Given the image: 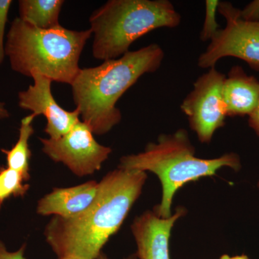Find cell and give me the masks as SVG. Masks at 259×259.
<instances>
[{
  "instance_id": "obj_1",
  "label": "cell",
  "mask_w": 259,
  "mask_h": 259,
  "mask_svg": "<svg viewBox=\"0 0 259 259\" xmlns=\"http://www.w3.org/2000/svg\"><path fill=\"white\" fill-rule=\"evenodd\" d=\"M146 179V172L118 167L99 182L96 198L88 209L72 218H51L45 236L58 258H98L139 199Z\"/></svg>"
},
{
  "instance_id": "obj_2",
  "label": "cell",
  "mask_w": 259,
  "mask_h": 259,
  "mask_svg": "<svg viewBox=\"0 0 259 259\" xmlns=\"http://www.w3.org/2000/svg\"><path fill=\"white\" fill-rule=\"evenodd\" d=\"M163 58L162 48L151 44L100 66L80 69L71 85L73 100L93 134H106L120 123L122 113L116 104L143 75L156 72Z\"/></svg>"
},
{
  "instance_id": "obj_3",
  "label": "cell",
  "mask_w": 259,
  "mask_h": 259,
  "mask_svg": "<svg viewBox=\"0 0 259 259\" xmlns=\"http://www.w3.org/2000/svg\"><path fill=\"white\" fill-rule=\"evenodd\" d=\"M118 167L155 174L162 187L161 203L153 212L162 218L171 217V204L177 191L186 184L202 177H212L223 167L238 171L241 158L236 153H225L215 158H200L195 156V148L185 129L171 134H161L157 143H149L144 152L120 158Z\"/></svg>"
},
{
  "instance_id": "obj_4",
  "label": "cell",
  "mask_w": 259,
  "mask_h": 259,
  "mask_svg": "<svg viewBox=\"0 0 259 259\" xmlns=\"http://www.w3.org/2000/svg\"><path fill=\"white\" fill-rule=\"evenodd\" d=\"M93 35L90 29L71 30L61 25L44 30L19 18L10 25L5 56L15 72L30 77L36 71L52 81L71 85L80 69V56Z\"/></svg>"
},
{
  "instance_id": "obj_5",
  "label": "cell",
  "mask_w": 259,
  "mask_h": 259,
  "mask_svg": "<svg viewBox=\"0 0 259 259\" xmlns=\"http://www.w3.org/2000/svg\"><path fill=\"white\" fill-rule=\"evenodd\" d=\"M182 17L168 0H110L90 18L93 54L102 61L118 59L136 40L158 28H175Z\"/></svg>"
},
{
  "instance_id": "obj_6",
  "label": "cell",
  "mask_w": 259,
  "mask_h": 259,
  "mask_svg": "<svg viewBox=\"0 0 259 259\" xmlns=\"http://www.w3.org/2000/svg\"><path fill=\"white\" fill-rule=\"evenodd\" d=\"M218 11L226 19V25L218 30L199 56V67L210 69L223 58L234 57L259 71V22L243 20L240 10L228 2L220 1Z\"/></svg>"
},
{
  "instance_id": "obj_7",
  "label": "cell",
  "mask_w": 259,
  "mask_h": 259,
  "mask_svg": "<svg viewBox=\"0 0 259 259\" xmlns=\"http://www.w3.org/2000/svg\"><path fill=\"white\" fill-rule=\"evenodd\" d=\"M226 75L210 68L197 78L193 90L181 104L190 128L202 144L210 143L215 131L226 125L228 114L222 91Z\"/></svg>"
},
{
  "instance_id": "obj_8",
  "label": "cell",
  "mask_w": 259,
  "mask_h": 259,
  "mask_svg": "<svg viewBox=\"0 0 259 259\" xmlns=\"http://www.w3.org/2000/svg\"><path fill=\"white\" fill-rule=\"evenodd\" d=\"M40 141L44 153L53 161L64 163L78 177L99 171L112 153L111 148L97 142L91 129L81 120L59 139Z\"/></svg>"
},
{
  "instance_id": "obj_9",
  "label": "cell",
  "mask_w": 259,
  "mask_h": 259,
  "mask_svg": "<svg viewBox=\"0 0 259 259\" xmlns=\"http://www.w3.org/2000/svg\"><path fill=\"white\" fill-rule=\"evenodd\" d=\"M30 78L33 84L26 90L18 93V105L23 110H30L38 116L42 115L47 119L45 128L51 139H58L69 133L79 120L77 110L67 111L56 102L51 93L52 80L36 71Z\"/></svg>"
},
{
  "instance_id": "obj_10",
  "label": "cell",
  "mask_w": 259,
  "mask_h": 259,
  "mask_svg": "<svg viewBox=\"0 0 259 259\" xmlns=\"http://www.w3.org/2000/svg\"><path fill=\"white\" fill-rule=\"evenodd\" d=\"M186 213L185 207L180 206L170 218H160L153 211H146L136 218L131 230L137 245L138 259H170L172 228Z\"/></svg>"
},
{
  "instance_id": "obj_11",
  "label": "cell",
  "mask_w": 259,
  "mask_h": 259,
  "mask_svg": "<svg viewBox=\"0 0 259 259\" xmlns=\"http://www.w3.org/2000/svg\"><path fill=\"white\" fill-rule=\"evenodd\" d=\"M98 182L87 183L69 188H56L40 199L37 212L41 215L69 218L83 212L96 198Z\"/></svg>"
},
{
  "instance_id": "obj_12",
  "label": "cell",
  "mask_w": 259,
  "mask_h": 259,
  "mask_svg": "<svg viewBox=\"0 0 259 259\" xmlns=\"http://www.w3.org/2000/svg\"><path fill=\"white\" fill-rule=\"evenodd\" d=\"M222 91L228 117L248 116L258 104L259 80L241 66H234L226 76Z\"/></svg>"
},
{
  "instance_id": "obj_13",
  "label": "cell",
  "mask_w": 259,
  "mask_h": 259,
  "mask_svg": "<svg viewBox=\"0 0 259 259\" xmlns=\"http://www.w3.org/2000/svg\"><path fill=\"white\" fill-rule=\"evenodd\" d=\"M62 0H20L19 18L35 28L48 30L60 25Z\"/></svg>"
},
{
  "instance_id": "obj_14",
  "label": "cell",
  "mask_w": 259,
  "mask_h": 259,
  "mask_svg": "<svg viewBox=\"0 0 259 259\" xmlns=\"http://www.w3.org/2000/svg\"><path fill=\"white\" fill-rule=\"evenodd\" d=\"M31 113L22 119L19 131V139L16 144L10 150L2 149L6 155L8 168L21 174L25 181L30 179V159L31 151L29 147V139L34 133L32 121L36 117Z\"/></svg>"
},
{
  "instance_id": "obj_15",
  "label": "cell",
  "mask_w": 259,
  "mask_h": 259,
  "mask_svg": "<svg viewBox=\"0 0 259 259\" xmlns=\"http://www.w3.org/2000/svg\"><path fill=\"white\" fill-rule=\"evenodd\" d=\"M25 179L21 174L10 168L0 169V207L5 199L12 196H23L30 186L24 184Z\"/></svg>"
},
{
  "instance_id": "obj_16",
  "label": "cell",
  "mask_w": 259,
  "mask_h": 259,
  "mask_svg": "<svg viewBox=\"0 0 259 259\" xmlns=\"http://www.w3.org/2000/svg\"><path fill=\"white\" fill-rule=\"evenodd\" d=\"M219 4L220 1L218 0L205 1V16L200 32V39L202 41H210L220 30V25L216 19Z\"/></svg>"
},
{
  "instance_id": "obj_17",
  "label": "cell",
  "mask_w": 259,
  "mask_h": 259,
  "mask_svg": "<svg viewBox=\"0 0 259 259\" xmlns=\"http://www.w3.org/2000/svg\"><path fill=\"white\" fill-rule=\"evenodd\" d=\"M12 0H0V66L4 62L5 56V28L8 20L10 6Z\"/></svg>"
},
{
  "instance_id": "obj_18",
  "label": "cell",
  "mask_w": 259,
  "mask_h": 259,
  "mask_svg": "<svg viewBox=\"0 0 259 259\" xmlns=\"http://www.w3.org/2000/svg\"><path fill=\"white\" fill-rule=\"evenodd\" d=\"M241 19L248 22H259V0H253L243 10H240Z\"/></svg>"
},
{
  "instance_id": "obj_19",
  "label": "cell",
  "mask_w": 259,
  "mask_h": 259,
  "mask_svg": "<svg viewBox=\"0 0 259 259\" xmlns=\"http://www.w3.org/2000/svg\"><path fill=\"white\" fill-rule=\"evenodd\" d=\"M25 250V245H23L17 251H8L4 243L0 241V259H25V256H24Z\"/></svg>"
},
{
  "instance_id": "obj_20",
  "label": "cell",
  "mask_w": 259,
  "mask_h": 259,
  "mask_svg": "<svg viewBox=\"0 0 259 259\" xmlns=\"http://www.w3.org/2000/svg\"><path fill=\"white\" fill-rule=\"evenodd\" d=\"M248 125L259 138V100L254 110L248 115Z\"/></svg>"
},
{
  "instance_id": "obj_21",
  "label": "cell",
  "mask_w": 259,
  "mask_h": 259,
  "mask_svg": "<svg viewBox=\"0 0 259 259\" xmlns=\"http://www.w3.org/2000/svg\"><path fill=\"white\" fill-rule=\"evenodd\" d=\"M10 117V112L7 109L5 102H0V120H4Z\"/></svg>"
},
{
  "instance_id": "obj_22",
  "label": "cell",
  "mask_w": 259,
  "mask_h": 259,
  "mask_svg": "<svg viewBox=\"0 0 259 259\" xmlns=\"http://www.w3.org/2000/svg\"><path fill=\"white\" fill-rule=\"evenodd\" d=\"M221 259H249L246 255H237V256L231 257L228 255H223L221 257Z\"/></svg>"
},
{
  "instance_id": "obj_23",
  "label": "cell",
  "mask_w": 259,
  "mask_h": 259,
  "mask_svg": "<svg viewBox=\"0 0 259 259\" xmlns=\"http://www.w3.org/2000/svg\"><path fill=\"white\" fill-rule=\"evenodd\" d=\"M97 259H110L108 258V257L105 254V253H102L101 254L99 255L98 258ZM125 259H138L137 255L136 254H133L131 255H130V256L127 257V258H126Z\"/></svg>"
},
{
  "instance_id": "obj_24",
  "label": "cell",
  "mask_w": 259,
  "mask_h": 259,
  "mask_svg": "<svg viewBox=\"0 0 259 259\" xmlns=\"http://www.w3.org/2000/svg\"><path fill=\"white\" fill-rule=\"evenodd\" d=\"M57 259H79L74 258V257H61V258H58Z\"/></svg>"
},
{
  "instance_id": "obj_25",
  "label": "cell",
  "mask_w": 259,
  "mask_h": 259,
  "mask_svg": "<svg viewBox=\"0 0 259 259\" xmlns=\"http://www.w3.org/2000/svg\"><path fill=\"white\" fill-rule=\"evenodd\" d=\"M258 190H259V180L258 181Z\"/></svg>"
}]
</instances>
